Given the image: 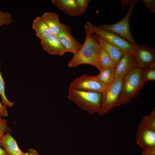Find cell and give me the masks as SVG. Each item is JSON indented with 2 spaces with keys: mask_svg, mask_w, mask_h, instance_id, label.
I'll list each match as a JSON object with an SVG mask.
<instances>
[{
  "mask_svg": "<svg viewBox=\"0 0 155 155\" xmlns=\"http://www.w3.org/2000/svg\"><path fill=\"white\" fill-rule=\"evenodd\" d=\"M145 85L141 78V69L136 67L123 78L122 88L116 106L127 104L131 99L137 97Z\"/></svg>",
  "mask_w": 155,
  "mask_h": 155,
  "instance_id": "3957f363",
  "label": "cell"
},
{
  "mask_svg": "<svg viewBox=\"0 0 155 155\" xmlns=\"http://www.w3.org/2000/svg\"><path fill=\"white\" fill-rule=\"evenodd\" d=\"M57 36L68 52H71L73 54L78 52L82 45V44L79 42L73 36L71 28L66 24L61 23Z\"/></svg>",
  "mask_w": 155,
  "mask_h": 155,
  "instance_id": "9c48e42d",
  "label": "cell"
},
{
  "mask_svg": "<svg viewBox=\"0 0 155 155\" xmlns=\"http://www.w3.org/2000/svg\"><path fill=\"white\" fill-rule=\"evenodd\" d=\"M0 145V155H8L5 150L3 149Z\"/></svg>",
  "mask_w": 155,
  "mask_h": 155,
  "instance_id": "f546056e",
  "label": "cell"
},
{
  "mask_svg": "<svg viewBox=\"0 0 155 155\" xmlns=\"http://www.w3.org/2000/svg\"><path fill=\"white\" fill-rule=\"evenodd\" d=\"M28 155H39L38 152L36 150L32 149H29L28 150Z\"/></svg>",
  "mask_w": 155,
  "mask_h": 155,
  "instance_id": "f1b7e54d",
  "label": "cell"
},
{
  "mask_svg": "<svg viewBox=\"0 0 155 155\" xmlns=\"http://www.w3.org/2000/svg\"><path fill=\"white\" fill-rule=\"evenodd\" d=\"M1 62H0V68ZM5 82L2 76L0 68V95L2 103L11 108L13 106L14 102L9 101L7 98L5 94Z\"/></svg>",
  "mask_w": 155,
  "mask_h": 155,
  "instance_id": "7402d4cb",
  "label": "cell"
},
{
  "mask_svg": "<svg viewBox=\"0 0 155 155\" xmlns=\"http://www.w3.org/2000/svg\"><path fill=\"white\" fill-rule=\"evenodd\" d=\"M0 115V140L6 133L11 131L7 124V121Z\"/></svg>",
  "mask_w": 155,
  "mask_h": 155,
  "instance_id": "cb8c5ba5",
  "label": "cell"
},
{
  "mask_svg": "<svg viewBox=\"0 0 155 155\" xmlns=\"http://www.w3.org/2000/svg\"><path fill=\"white\" fill-rule=\"evenodd\" d=\"M69 88L102 93L106 87L103 83L96 80L94 76L84 74L71 82Z\"/></svg>",
  "mask_w": 155,
  "mask_h": 155,
  "instance_id": "ba28073f",
  "label": "cell"
},
{
  "mask_svg": "<svg viewBox=\"0 0 155 155\" xmlns=\"http://www.w3.org/2000/svg\"><path fill=\"white\" fill-rule=\"evenodd\" d=\"M142 1L149 11L152 13H155V0H143Z\"/></svg>",
  "mask_w": 155,
  "mask_h": 155,
  "instance_id": "484cf974",
  "label": "cell"
},
{
  "mask_svg": "<svg viewBox=\"0 0 155 155\" xmlns=\"http://www.w3.org/2000/svg\"><path fill=\"white\" fill-rule=\"evenodd\" d=\"M12 14L0 10V27L2 25H8L12 22Z\"/></svg>",
  "mask_w": 155,
  "mask_h": 155,
  "instance_id": "603a6c76",
  "label": "cell"
},
{
  "mask_svg": "<svg viewBox=\"0 0 155 155\" xmlns=\"http://www.w3.org/2000/svg\"><path fill=\"white\" fill-rule=\"evenodd\" d=\"M41 17L50 28L53 34L57 35L61 25L58 15L54 12H45Z\"/></svg>",
  "mask_w": 155,
  "mask_h": 155,
  "instance_id": "e0dca14e",
  "label": "cell"
},
{
  "mask_svg": "<svg viewBox=\"0 0 155 155\" xmlns=\"http://www.w3.org/2000/svg\"><path fill=\"white\" fill-rule=\"evenodd\" d=\"M136 142L142 150L155 146V130L140 125L136 133Z\"/></svg>",
  "mask_w": 155,
  "mask_h": 155,
  "instance_id": "7c38bea8",
  "label": "cell"
},
{
  "mask_svg": "<svg viewBox=\"0 0 155 155\" xmlns=\"http://www.w3.org/2000/svg\"><path fill=\"white\" fill-rule=\"evenodd\" d=\"M7 107L0 102V115L1 116L6 117L9 116L7 110Z\"/></svg>",
  "mask_w": 155,
  "mask_h": 155,
  "instance_id": "4316f807",
  "label": "cell"
},
{
  "mask_svg": "<svg viewBox=\"0 0 155 155\" xmlns=\"http://www.w3.org/2000/svg\"><path fill=\"white\" fill-rule=\"evenodd\" d=\"M136 67V61L132 51L124 53L115 68L114 78H124Z\"/></svg>",
  "mask_w": 155,
  "mask_h": 155,
  "instance_id": "30bf717a",
  "label": "cell"
},
{
  "mask_svg": "<svg viewBox=\"0 0 155 155\" xmlns=\"http://www.w3.org/2000/svg\"><path fill=\"white\" fill-rule=\"evenodd\" d=\"M52 3L69 16H76L82 14L78 9L75 0H52Z\"/></svg>",
  "mask_w": 155,
  "mask_h": 155,
  "instance_id": "9a60e30c",
  "label": "cell"
},
{
  "mask_svg": "<svg viewBox=\"0 0 155 155\" xmlns=\"http://www.w3.org/2000/svg\"><path fill=\"white\" fill-rule=\"evenodd\" d=\"M93 33H95L116 46L124 53L132 51L133 46L119 35L105 31L93 24L87 22L85 25Z\"/></svg>",
  "mask_w": 155,
  "mask_h": 155,
  "instance_id": "8992f818",
  "label": "cell"
},
{
  "mask_svg": "<svg viewBox=\"0 0 155 155\" xmlns=\"http://www.w3.org/2000/svg\"><path fill=\"white\" fill-rule=\"evenodd\" d=\"M141 77L144 84L148 81L155 80V67H148L141 69Z\"/></svg>",
  "mask_w": 155,
  "mask_h": 155,
  "instance_id": "44dd1931",
  "label": "cell"
},
{
  "mask_svg": "<svg viewBox=\"0 0 155 155\" xmlns=\"http://www.w3.org/2000/svg\"><path fill=\"white\" fill-rule=\"evenodd\" d=\"M115 69L111 67L102 68L98 75L94 76L97 80L104 84L106 88L113 83L114 79Z\"/></svg>",
  "mask_w": 155,
  "mask_h": 155,
  "instance_id": "ac0fdd59",
  "label": "cell"
},
{
  "mask_svg": "<svg viewBox=\"0 0 155 155\" xmlns=\"http://www.w3.org/2000/svg\"><path fill=\"white\" fill-rule=\"evenodd\" d=\"M137 0H131L128 12L122 19L112 24H102L98 26L105 31L115 33L124 38L133 46L137 45L133 37L130 30L129 20L134 6Z\"/></svg>",
  "mask_w": 155,
  "mask_h": 155,
  "instance_id": "277c9868",
  "label": "cell"
},
{
  "mask_svg": "<svg viewBox=\"0 0 155 155\" xmlns=\"http://www.w3.org/2000/svg\"><path fill=\"white\" fill-rule=\"evenodd\" d=\"M86 37L84 43L78 52L74 54L68 64V67H75L82 64L94 66L100 71L102 68L99 60L101 47L94 34L85 26Z\"/></svg>",
  "mask_w": 155,
  "mask_h": 155,
  "instance_id": "6da1fadb",
  "label": "cell"
},
{
  "mask_svg": "<svg viewBox=\"0 0 155 155\" xmlns=\"http://www.w3.org/2000/svg\"><path fill=\"white\" fill-rule=\"evenodd\" d=\"M123 82V78H115L112 84L102 93V115L116 106Z\"/></svg>",
  "mask_w": 155,
  "mask_h": 155,
  "instance_id": "5b68a950",
  "label": "cell"
},
{
  "mask_svg": "<svg viewBox=\"0 0 155 155\" xmlns=\"http://www.w3.org/2000/svg\"><path fill=\"white\" fill-rule=\"evenodd\" d=\"M142 154L143 155H155V146L143 150Z\"/></svg>",
  "mask_w": 155,
  "mask_h": 155,
  "instance_id": "83f0119b",
  "label": "cell"
},
{
  "mask_svg": "<svg viewBox=\"0 0 155 155\" xmlns=\"http://www.w3.org/2000/svg\"><path fill=\"white\" fill-rule=\"evenodd\" d=\"M99 60L102 68L111 67L115 69V66L110 56L101 47L99 55Z\"/></svg>",
  "mask_w": 155,
  "mask_h": 155,
  "instance_id": "d6986e66",
  "label": "cell"
},
{
  "mask_svg": "<svg viewBox=\"0 0 155 155\" xmlns=\"http://www.w3.org/2000/svg\"><path fill=\"white\" fill-rule=\"evenodd\" d=\"M90 1V0H75L78 7L82 14L86 11Z\"/></svg>",
  "mask_w": 155,
  "mask_h": 155,
  "instance_id": "d4e9b609",
  "label": "cell"
},
{
  "mask_svg": "<svg viewBox=\"0 0 155 155\" xmlns=\"http://www.w3.org/2000/svg\"><path fill=\"white\" fill-rule=\"evenodd\" d=\"M140 125L144 127L155 130V108L151 113L144 117Z\"/></svg>",
  "mask_w": 155,
  "mask_h": 155,
  "instance_id": "ffe728a7",
  "label": "cell"
},
{
  "mask_svg": "<svg viewBox=\"0 0 155 155\" xmlns=\"http://www.w3.org/2000/svg\"><path fill=\"white\" fill-rule=\"evenodd\" d=\"M67 97L81 108L89 113H97L102 115L101 93L85 91L69 88Z\"/></svg>",
  "mask_w": 155,
  "mask_h": 155,
  "instance_id": "7a4b0ae2",
  "label": "cell"
},
{
  "mask_svg": "<svg viewBox=\"0 0 155 155\" xmlns=\"http://www.w3.org/2000/svg\"><path fill=\"white\" fill-rule=\"evenodd\" d=\"M101 47L109 55L112 59L115 68L124 54V53L116 46L106 41L99 35L94 34Z\"/></svg>",
  "mask_w": 155,
  "mask_h": 155,
  "instance_id": "4fadbf2b",
  "label": "cell"
},
{
  "mask_svg": "<svg viewBox=\"0 0 155 155\" xmlns=\"http://www.w3.org/2000/svg\"><path fill=\"white\" fill-rule=\"evenodd\" d=\"M32 28L35 30L36 36L41 40L53 34L51 30L41 17H37L33 20Z\"/></svg>",
  "mask_w": 155,
  "mask_h": 155,
  "instance_id": "2e32d148",
  "label": "cell"
},
{
  "mask_svg": "<svg viewBox=\"0 0 155 155\" xmlns=\"http://www.w3.org/2000/svg\"><path fill=\"white\" fill-rule=\"evenodd\" d=\"M137 67L140 69L155 67V50L150 45L144 44L134 46L132 51Z\"/></svg>",
  "mask_w": 155,
  "mask_h": 155,
  "instance_id": "52a82bcc",
  "label": "cell"
},
{
  "mask_svg": "<svg viewBox=\"0 0 155 155\" xmlns=\"http://www.w3.org/2000/svg\"><path fill=\"white\" fill-rule=\"evenodd\" d=\"M0 145L4 149L8 155H28L22 151L16 140L10 133L5 134L0 140Z\"/></svg>",
  "mask_w": 155,
  "mask_h": 155,
  "instance_id": "5bb4252c",
  "label": "cell"
},
{
  "mask_svg": "<svg viewBox=\"0 0 155 155\" xmlns=\"http://www.w3.org/2000/svg\"><path fill=\"white\" fill-rule=\"evenodd\" d=\"M40 43L43 49L50 55H62L68 52L57 35L52 34L41 40Z\"/></svg>",
  "mask_w": 155,
  "mask_h": 155,
  "instance_id": "8fae6325",
  "label": "cell"
}]
</instances>
